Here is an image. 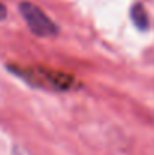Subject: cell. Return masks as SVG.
<instances>
[{
  "mask_svg": "<svg viewBox=\"0 0 154 155\" xmlns=\"http://www.w3.org/2000/svg\"><path fill=\"white\" fill-rule=\"evenodd\" d=\"M130 18H132L133 24H135L139 30H147L148 26H150L148 14H147L145 8H144L141 3H136V5L132 6V9H130Z\"/></svg>",
  "mask_w": 154,
  "mask_h": 155,
  "instance_id": "obj_3",
  "label": "cell"
},
{
  "mask_svg": "<svg viewBox=\"0 0 154 155\" xmlns=\"http://www.w3.org/2000/svg\"><path fill=\"white\" fill-rule=\"evenodd\" d=\"M9 69L24 80L27 84L32 87L44 89V91H54V92H62L68 91L73 87L74 78L71 75H67L59 71H53L47 68H39V66H30V68H21V66H9Z\"/></svg>",
  "mask_w": 154,
  "mask_h": 155,
  "instance_id": "obj_1",
  "label": "cell"
},
{
  "mask_svg": "<svg viewBox=\"0 0 154 155\" xmlns=\"http://www.w3.org/2000/svg\"><path fill=\"white\" fill-rule=\"evenodd\" d=\"M18 11L26 21L29 30L39 36V38H51L59 33V29L56 23L51 20L50 17L36 5L30 2H21L18 5Z\"/></svg>",
  "mask_w": 154,
  "mask_h": 155,
  "instance_id": "obj_2",
  "label": "cell"
},
{
  "mask_svg": "<svg viewBox=\"0 0 154 155\" xmlns=\"http://www.w3.org/2000/svg\"><path fill=\"white\" fill-rule=\"evenodd\" d=\"M6 17H8V9L3 3H0V21L6 20Z\"/></svg>",
  "mask_w": 154,
  "mask_h": 155,
  "instance_id": "obj_4",
  "label": "cell"
}]
</instances>
